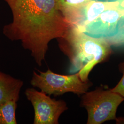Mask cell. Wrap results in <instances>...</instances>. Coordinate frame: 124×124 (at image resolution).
I'll list each match as a JSON object with an SVG mask.
<instances>
[{
    "mask_svg": "<svg viewBox=\"0 0 124 124\" xmlns=\"http://www.w3.org/2000/svg\"><path fill=\"white\" fill-rule=\"evenodd\" d=\"M38 71L39 73L33 72L31 84L49 96L56 97L67 93L83 95L93 85L89 80L83 81L79 72L63 75L53 72L50 69L46 72Z\"/></svg>",
    "mask_w": 124,
    "mask_h": 124,
    "instance_id": "obj_3",
    "label": "cell"
},
{
    "mask_svg": "<svg viewBox=\"0 0 124 124\" xmlns=\"http://www.w3.org/2000/svg\"><path fill=\"white\" fill-rule=\"evenodd\" d=\"M110 46H119L124 44V30L120 31L114 36L106 39Z\"/></svg>",
    "mask_w": 124,
    "mask_h": 124,
    "instance_id": "obj_11",
    "label": "cell"
},
{
    "mask_svg": "<svg viewBox=\"0 0 124 124\" xmlns=\"http://www.w3.org/2000/svg\"><path fill=\"white\" fill-rule=\"evenodd\" d=\"M57 40L59 49L69 59L70 73L79 72L83 81L88 80L93 67L105 60L112 52L106 40L88 36L74 27Z\"/></svg>",
    "mask_w": 124,
    "mask_h": 124,
    "instance_id": "obj_2",
    "label": "cell"
},
{
    "mask_svg": "<svg viewBox=\"0 0 124 124\" xmlns=\"http://www.w3.org/2000/svg\"><path fill=\"white\" fill-rule=\"evenodd\" d=\"M124 15V0L119 6L101 13L81 31L94 38L106 40L118 32L120 20Z\"/></svg>",
    "mask_w": 124,
    "mask_h": 124,
    "instance_id": "obj_6",
    "label": "cell"
},
{
    "mask_svg": "<svg viewBox=\"0 0 124 124\" xmlns=\"http://www.w3.org/2000/svg\"><path fill=\"white\" fill-rule=\"evenodd\" d=\"M124 100L111 89L98 88L86 92L82 95L80 105L87 112V124H100L116 120L118 108Z\"/></svg>",
    "mask_w": 124,
    "mask_h": 124,
    "instance_id": "obj_4",
    "label": "cell"
},
{
    "mask_svg": "<svg viewBox=\"0 0 124 124\" xmlns=\"http://www.w3.org/2000/svg\"><path fill=\"white\" fill-rule=\"evenodd\" d=\"M115 120L117 124H124V118H116Z\"/></svg>",
    "mask_w": 124,
    "mask_h": 124,
    "instance_id": "obj_14",
    "label": "cell"
},
{
    "mask_svg": "<svg viewBox=\"0 0 124 124\" xmlns=\"http://www.w3.org/2000/svg\"><path fill=\"white\" fill-rule=\"evenodd\" d=\"M113 0V1H115V0Z\"/></svg>",
    "mask_w": 124,
    "mask_h": 124,
    "instance_id": "obj_15",
    "label": "cell"
},
{
    "mask_svg": "<svg viewBox=\"0 0 124 124\" xmlns=\"http://www.w3.org/2000/svg\"><path fill=\"white\" fill-rule=\"evenodd\" d=\"M111 90L114 92L119 94L124 98V67L122 78L118 84L114 88L111 89Z\"/></svg>",
    "mask_w": 124,
    "mask_h": 124,
    "instance_id": "obj_12",
    "label": "cell"
},
{
    "mask_svg": "<svg viewBox=\"0 0 124 124\" xmlns=\"http://www.w3.org/2000/svg\"><path fill=\"white\" fill-rule=\"evenodd\" d=\"M118 32L124 30V15L121 18L120 20L119 24V27H118Z\"/></svg>",
    "mask_w": 124,
    "mask_h": 124,
    "instance_id": "obj_13",
    "label": "cell"
},
{
    "mask_svg": "<svg viewBox=\"0 0 124 124\" xmlns=\"http://www.w3.org/2000/svg\"><path fill=\"white\" fill-rule=\"evenodd\" d=\"M23 85L22 80L0 71V105L9 101L18 102Z\"/></svg>",
    "mask_w": 124,
    "mask_h": 124,
    "instance_id": "obj_8",
    "label": "cell"
},
{
    "mask_svg": "<svg viewBox=\"0 0 124 124\" xmlns=\"http://www.w3.org/2000/svg\"><path fill=\"white\" fill-rule=\"evenodd\" d=\"M17 102L9 101L0 105V124H17Z\"/></svg>",
    "mask_w": 124,
    "mask_h": 124,
    "instance_id": "obj_9",
    "label": "cell"
},
{
    "mask_svg": "<svg viewBox=\"0 0 124 124\" xmlns=\"http://www.w3.org/2000/svg\"><path fill=\"white\" fill-rule=\"evenodd\" d=\"M124 0L91 1L79 8L68 13L64 17L72 26L81 30L103 12L119 6Z\"/></svg>",
    "mask_w": 124,
    "mask_h": 124,
    "instance_id": "obj_7",
    "label": "cell"
},
{
    "mask_svg": "<svg viewBox=\"0 0 124 124\" xmlns=\"http://www.w3.org/2000/svg\"><path fill=\"white\" fill-rule=\"evenodd\" d=\"M93 0L113 1L112 0H56L58 8L64 17L67 14L79 8Z\"/></svg>",
    "mask_w": 124,
    "mask_h": 124,
    "instance_id": "obj_10",
    "label": "cell"
},
{
    "mask_svg": "<svg viewBox=\"0 0 124 124\" xmlns=\"http://www.w3.org/2000/svg\"><path fill=\"white\" fill-rule=\"evenodd\" d=\"M25 95L34 109V124H58L60 116L68 109L64 100L52 98L33 88L26 89Z\"/></svg>",
    "mask_w": 124,
    "mask_h": 124,
    "instance_id": "obj_5",
    "label": "cell"
},
{
    "mask_svg": "<svg viewBox=\"0 0 124 124\" xmlns=\"http://www.w3.org/2000/svg\"><path fill=\"white\" fill-rule=\"evenodd\" d=\"M8 5L12 22L3 34L12 41H19L41 66L50 42L65 36L71 28L58 8L56 0H3Z\"/></svg>",
    "mask_w": 124,
    "mask_h": 124,
    "instance_id": "obj_1",
    "label": "cell"
}]
</instances>
